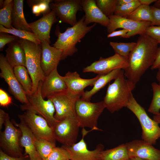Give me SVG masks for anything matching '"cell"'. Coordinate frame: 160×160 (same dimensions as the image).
<instances>
[{
	"label": "cell",
	"instance_id": "d4e9b609",
	"mask_svg": "<svg viewBox=\"0 0 160 160\" xmlns=\"http://www.w3.org/2000/svg\"><path fill=\"white\" fill-rule=\"evenodd\" d=\"M23 4V0H13L12 25L16 29L32 32L24 17Z\"/></svg>",
	"mask_w": 160,
	"mask_h": 160
},
{
	"label": "cell",
	"instance_id": "52a82bcc",
	"mask_svg": "<svg viewBox=\"0 0 160 160\" xmlns=\"http://www.w3.org/2000/svg\"><path fill=\"white\" fill-rule=\"evenodd\" d=\"M42 81L39 84L36 91L30 95L27 96L28 102L20 106L23 111H29L40 115L47 121L52 129L59 121L54 117L55 109L52 101L49 99L45 100L41 92Z\"/></svg>",
	"mask_w": 160,
	"mask_h": 160
},
{
	"label": "cell",
	"instance_id": "8fae6325",
	"mask_svg": "<svg viewBox=\"0 0 160 160\" xmlns=\"http://www.w3.org/2000/svg\"><path fill=\"white\" fill-rule=\"evenodd\" d=\"M18 116L23 120L36 138L55 142L53 129L43 117L29 111H26Z\"/></svg>",
	"mask_w": 160,
	"mask_h": 160
},
{
	"label": "cell",
	"instance_id": "83f0119b",
	"mask_svg": "<svg viewBox=\"0 0 160 160\" xmlns=\"http://www.w3.org/2000/svg\"><path fill=\"white\" fill-rule=\"evenodd\" d=\"M127 145L123 143L114 148L103 150L101 160H129Z\"/></svg>",
	"mask_w": 160,
	"mask_h": 160
},
{
	"label": "cell",
	"instance_id": "7402d4cb",
	"mask_svg": "<svg viewBox=\"0 0 160 160\" xmlns=\"http://www.w3.org/2000/svg\"><path fill=\"white\" fill-rule=\"evenodd\" d=\"M81 3L85 13L84 23L86 25L94 23L107 27L109 22V18L98 7L95 0H81Z\"/></svg>",
	"mask_w": 160,
	"mask_h": 160
},
{
	"label": "cell",
	"instance_id": "3957f363",
	"mask_svg": "<svg viewBox=\"0 0 160 160\" xmlns=\"http://www.w3.org/2000/svg\"><path fill=\"white\" fill-rule=\"evenodd\" d=\"M84 15L75 25L72 27H68L64 32L57 33L58 38L52 45L62 50V60L72 56L78 51L76 47V44L96 25V23H94L87 26L84 23Z\"/></svg>",
	"mask_w": 160,
	"mask_h": 160
},
{
	"label": "cell",
	"instance_id": "11a10c76",
	"mask_svg": "<svg viewBox=\"0 0 160 160\" xmlns=\"http://www.w3.org/2000/svg\"></svg>",
	"mask_w": 160,
	"mask_h": 160
},
{
	"label": "cell",
	"instance_id": "277c9868",
	"mask_svg": "<svg viewBox=\"0 0 160 160\" xmlns=\"http://www.w3.org/2000/svg\"><path fill=\"white\" fill-rule=\"evenodd\" d=\"M18 41L25 52V67L32 80L33 94L36 91L40 82L43 81L46 77L41 65V44L21 39Z\"/></svg>",
	"mask_w": 160,
	"mask_h": 160
},
{
	"label": "cell",
	"instance_id": "b9f144b4",
	"mask_svg": "<svg viewBox=\"0 0 160 160\" xmlns=\"http://www.w3.org/2000/svg\"><path fill=\"white\" fill-rule=\"evenodd\" d=\"M152 20L151 26L160 25V9L151 6Z\"/></svg>",
	"mask_w": 160,
	"mask_h": 160
},
{
	"label": "cell",
	"instance_id": "cb8c5ba5",
	"mask_svg": "<svg viewBox=\"0 0 160 160\" xmlns=\"http://www.w3.org/2000/svg\"><path fill=\"white\" fill-rule=\"evenodd\" d=\"M6 53V59L13 68L18 65L25 67V52L18 40L8 44Z\"/></svg>",
	"mask_w": 160,
	"mask_h": 160
},
{
	"label": "cell",
	"instance_id": "4fadbf2b",
	"mask_svg": "<svg viewBox=\"0 0 160 160\" xmlns=\"http://www.w3.org/2000/svg\"><path fill=\"white\" fill-rule=\"evenodd\" d=\"M128 57L115 54L107 58L100 57L99 59L83 68L84 73L92 72L99 75L107 74L118 69L123 70L128 66Z\"/></svg>",
	"mask_w": 160,
	"mask_h": 160
},
{
	"label": "cell",
	"instance_id": "ab89813d",
	"mask_svg": "<svg viewBox=\"0 0 160 160\" xmlns=\"http://www.w3.org/2000/svg\"><path fill=\"white\" fill-rule=\"evenodd\" d=\"M145 33L160 44V25L148 27L146 29Z\"/></svg>",
	"mask_w": 160,
	"mask_h": 160
},
{
	"label": "cell",
	"instance_id": "7bdbcfd3",
	"mask_svg": "<svg viewBox=\"0 0 160 160\" xmlns=\"http://www.w3.org/2000/svg\"><path fill=\"white\" fill-rule=\"evenodd\" d=\"M0 160H30V159L28 155L25 154L18 157H13L6 153L1 149Z\"/></svg>",
	"mask_w": 160,
	"mask_h": 160
},
{
	"label": "cell",
	"instance_id": "d590c367",
	"mask_svg": "<svg viewBox=\"0 0 160 160\" xmlns=\"http://www.w3.org/2000/svg\"><path fill=\"white\" fill-rule=\"evenodd\" d=\"M96 4L103 14L109 17L114 15L118 0H97Z\"/></svg>",
	"mask_w": 160,
	"mask_h": 160
},
{
	"label": "cell",
	"instance_id": "e0dca14e",
	"mask_svg": "<svg viewBox=\"0 0 160 160\" xmlns=\"http://www.w3.org/2000/svg\"><path fill=\"white\" fill-rule=\"evenodd\" d=\"M126 144L129 159L160 160V150L142 140H134Z\"/></svg>",
	"mask_w": 160,
	"mask_h": 160
},
{
	"label": "cell",
	"instance_id": "8992f818",
	"mask_svg": "<svg viewBox=\"0 0 160 160\" xmlns=\"http://www.w3.org/2000/svg\"><path fill=\"white\" fill-rule=\"evenodd\" d=\"M127 107L135 115L140 122L142 130V140L150 144L155 145L160 138L159 124L148 116L145 109L137 102L132 94Z\"/></svg>",
	"mask_w": 160,
	"mask_h": 160
},
{
	"label": "cell",
	"instance_id": "f6af8a7d",
	"mask_svg": "<svg viewBox=\"0 0 160 160\" xmlns=\"http://www.w3.org/2000/svg\"><path fill=\"white\" fill-rule=\"evenodd\" d=\"M160 66V47L158 48L154 62L151 67V70L158 69Z\"/></svg>",
	"mask_w": 160,
	"mask_h": 160
},
{
	"label": "cell",
	"instance_id": "816d5d0a",
	"mask_svg": "<svg viewBox=\"0 0 160 160\" xmlns=\"http://www.w3.org/2000/svg\"><path fill=\"white\" fill-rule=\"evenodd\" d=\"M153 6L156 8L160 9V0H157L154 2Z\"/></svg>",
	"mask_w": 160,
	"mask_h": 160
},
{
	"label": "cell",
	"instance_id": "6da1fadb",
	"mask_svg": "<svg viewBox=\"0 0 160 160\" xmlns=\"http://www.w3.org/2000/svg\"><path fill=\"white\" fill-rule=\"evenodd\" d=\"M158 44L145 33L140 35L134 48L128 57V66L124 70L126 77L135 85L153 64Z\"/></svg>",
	"mask_w": 160,
	"mask_h": 160
},
{
	"label": "cell",
	"instance_id": "d6a6232c",
	"mask_svg": "<svg viewBox=\"0 0 160 160\" xmlns=\"http://www.w3.org/2000/svg\"><path fill=\"white\" fill-rule=\"evenodd\" d=\"M153 96L148 111L154 115L159 114L160 110V84L155 82L151 84Z\"/></svg>",
	"mask_w": 160,
	"mask_h": 160
},
{
	"label": "cell",
	"instance_id": "f5cc1de1",
	"mask_svg": "<svg viewBox=\"0 0 160 160\" xmlns=\"http://www.w3.org/2000/svg\"><path fill=\"white\" fill-rule=\"evenodd\" d=\"M12 0H5L4 1L2 8L8 5L12 1Z\"/></svg>",
	"mask_w": 160,
	"mask_h": 160
},
{
	"label": "cell",
	"instance_id": "9c48e42d",
	"mask_svg": "<svg viewBox=\"0 0 160 160\" xmlns=\"http://www.w3.org/2000/svg\"><path fill=\"white\" fill-rule=\"evenodd\" d=\"M54 106L55 118L59 121L70 116L75 117V107L79 98L71 94L67 89L52 93L47 97Z\"/></svg>",
	"mask_w": 160,
	"mask_h": 160
},
{
	"label": "cell",
	"instance_id": "74e56055",
	"mask_svg": "<svg viewBox=\"0 0 160 160\" xmlns=\"http://www.w3.org/2000/svg\"><path fill=\"white\" fill-rule=\"evenodd\" d=\"M71 156L68 151L63 146L55 147L48 156V160H70Z\"/></svg>",
	"mask_w": 160,
	"mask_h": 160
},
{
	"label": "cell",
	"instance_id": "1f68e13d",
	"mask_svg": "<svg viewBox=\"0 0 160 160\" xmlns=\"http://www.w3.org/2000/svg\"><path fill=\"white\" fill-rule=\"evenodd\" d=\"M53 1L50 0H38L27 1L29 6L31 7L33 13L36 16L41 14L43 15L49 13L51 11L50 4Z\"/></svg>",
	"mask_w": 160,
	"mask_h": 160
},
{
	"label": "cell",
	"instance_id": "c3c4849f",
	"mask_svg": "<svg viewBox=\"0 0 160 160\" xmlns=\"http://www.w3.org/2000/svg\"><path fill=\"white\" fill-rule=\"evenodd\" d=\"M133 0H118L117 5H122L132 1Z\"/></svg>",
	"mask_w": 160,
	"mask_h": 160
},
{
	"label": "cell",
	"instance_id": "db71d44e",
	"mask_svg": "<svg viewBox=\"0 0 160 160\" xmlns=\"http://www.w3.org/2000/svg\"><path fill=\"white\" fill-rule=\"evenodd\" d=\"M129 160H148L137 157H133L129 159Z\"/></svg>",
	"mask_w": 160,
	"mask_h": 160
},
{
	"label": "cell",
	"instance_id": "7c38bea8",
	"mask_svg": "<svg viewBox=\"0 0 160 160\" xmlns=\"http://www.w3.org/2000/svg\"><path fill=\"white\" fill-rule=\"evenodd\" d=\"M81 0H57L50 4L51 10L62 22L72 26L78 22L76 14L78 11L83 10Z\"/></svg>",
	"mask_w": 160,
	"mask_h": 160
},
{
	"label": "cell",
	"instance_id": "30bf717a",
	"mask_svg": "<svg viewBox=\"0 0 160 160\" xmlns=\"http://www.w3.org/2000/svg\"><path fill=\"white\" fill-rule=\"evenodd\" d=\"M79 127L75 116L58 121L53 128L55 139L63 146H71L76 143Z\"/></svg>",
	"mask_w": 160,
	"mask_h": 160
},
{
	"label": "cell",
	"instance_id": "ba28073f",
	"mask_svg": "<svg viewBox=\"0 0 160 160\" xmlns=\"http://www.w3.org/2000/svg\"><path fill=\"white\" fill-rule=\"evenodd\" d=\"M4 125V129L0 134L1 147L11 156L18 157L23 156L20 142L21 132L19 128L13 125L7 113Z\"/></svg>",
	"mask_w": 160,
	"mask_h": 160
},
{
	"label": "cell",
	"instance_id": "603a6c76",
	"mask_svg": "<svg viewBox=\"0 0 160 160\" xmlns=\"http://www.w3.org/2000/svg\"><path fill=\"white\" fill-rule=\"evenodd\" d=\"M66 89V86L63 76L59 74L56 68L46 76L42 81L41 92L44 99L52 93Z\"/></svg>",
	"mask_w": 160,
	"mask_h": 160
},
{
	"label": "cell",
	"instance_id": "bcb514c9",
	"mask_svg": "<svg viewBox=\"0 0 160 160\" xmlns=\"http://www.w3.org/2000/svg\"><path fill=\"white\" fill-rule=\"evenodd\" d=\"M6 113L2 109H0V129L2 128V127L5 121Z\"/></svg>",
	"mask_w": 160,
	"mask_h": 160
},
{
	"label": "cell",
	"instance_id": "f1b7e54d",
	"mask_svg": "<svg viewBox=\"0 0 160 160\" xmlns=\"http://www.w3.org/2000/svg\"><path fill=\"white\" fill-rule=\"evenodd\" d=\"M0 32L8 33L15 36L20 39L31 41L38 44H41V41L33 33L25 30L16 29L13 27L11 28H6L0 25Z\"/></svg>",
	"mask_w": 160,
	"mask_h": 160
},
{
	"label": "cell",
	"instance_id": "836d02e7",
	"mask_svg": "<svg viewBox=\"0 0 160 160\" xmlns=\"http://www.w3.org/2000/svg\"><path fill=\"white\" fill-rule=\"evenodd\" d=\"M109 44L115 54L122 56L128 57L134 48L136 42L122 43L111 41Z\"/></svg>",
	"mask_w": 160,
	"mask_h": 160
},
{
	"label": "cell",
	"instance_id": "484cf974",
	"mask_svg": "<svg viewBox=\"0 0 160 160\" xmlns=\"http://www.w3.org/2000/svg\"><path fill=\"white\" fill-rule=\"evenodd\" d=\"M122 69L114 70L105 75H100L99 77L94 84L91 89L84 92L80 98L83 100L90 101L92 97L95 93L103 88L110 81L114 80L117 76Z\"/></svg>",
	"mask_w": 160,
	"mask_h": 160
},
{
	"label": "cell",
	"instance_id": "ac0fdd59",
	"mask_svg": "<svg viewBox=\"0 0 160 160\" xmlns=\"http://www.w3.org/2000/svg\"><path fill=\"white\" fill-rule=\"evenodd\" d=\"M41 65L45 76H47L57 66L62 60L61 50L50 45L45 41L41 42Z\"/></svg>",
	"mask_w": 160,
	"mask_h": 160
},
{
	"label": "cell",
	"instance_id": "9f6ffc18",
	"mask_svg": "<svg viewBox=\"0 0 160 160\" xmlns=\"http://www.w3.org/2000/svg\"></svg>",
	"mask_w": 160,
	"mask_h": 160
},
{
	"label": "cell",
	"instance_id": "44dd1931",
	"mask_svg": "<svg viewBox=\"0 0 160 160\" xmlns=\"http://www.w3.org/2000/svg\"><path fill=\"white\" fill-rule=\"evenodd\" d=\"M19 119L20 122L14 124L21 132L20 142L21 146L25 149V154L28 156L30 160H43L36 149L35 136L23 120Z\"/></svg>",
	"mask_w": 160,
	"mask_h": 160
},
{
	"label": "cell",
	"instance_id": "5b68a950",
	"mask_svg": "<svg viewBox=\"0 0 160 160\" xmlns=\"http://www.w3.org/2000/svg\"><path fill=\"white\" fill-rule=\"evenodd\" d=\"M105 108L103 101L93 103L78 99L75 104V117L79 127L102 131L97 127V120Z\"/></svg>",
	"mask_w": 160,
	"mask_h": 160
},
{
	"label": "cell",
	"instance_id": "e575fe53",
	"mask_svg": "<svg viewBox=\"0 0 160 160\" xmlns=\"http://www.w3.org/2000/svg\"><path fill=\"white\" fill-rule=\"evenodd\" d=\"M140 5L139 0H133L126 4L117 5L114 15L121 17L127 18Z\"/></svg>",
	"mask_w": 160,
	"mask_h": 160
},
{
	"label": "cell",
	"instance_id": "f546056e",
	"mask_svg": "<svg viewBox=\"0 0 160 160\" xmlns=\"http://www.w3.org/2000/svg\"><path fill=\"white\" fill-rule=\"evenodd\" d=\"M127 18L137 21L151 22L152 15L151 6L140 5Z\"/></svg>",
	"mask_w": 160,
	"mask_h": 160
},
{
	"label": "cell",
	"instance_id": "4dcf8cb0",
	"mask_svg": "<svg viewBox=\"0 0 160 160\" xmlns=\"http://www.w3.org/2000/svg\"><path fill=\"white\" fill-rule=\"evenodd\" d=\"M34 143L36 149L43 160H46L55 147V142L35 137Z\"/></svg>",
	"mask_w": 160,
	"mask_h": 160
},
{
	"label": "cell",
	"instance_id": "7dc6e473",
	"mask_svg": "<svg viewBox=\"0 0 160 160\" xmlns=\"http://www.w3.org/2000/svg\"><path fill=\"white\" fill-rule=\"evenodd\" d=\"M157 0H139L141 5L149 6V5L153 2H155Z\"/></svg>",
	"mask_w": 160,
	"mask_h": 160
},
{
	"label": "cell",
	"instance_id": "ffe728a7",
	"mask_svg": "<svg viewBox=\"0 0 160 160\" xmlns=\"http://www.w3.org/2000/svg\"><path fill=\"white\" fill-rule=\"evenodd\" d=\"M55 12L51 10L49 13L43 15L39 20L28 23L33 33L41 41L50 43V33L52 25L58 21Z\"/></svg>",
	"mask_w": 160,
	"mask_h": 160
},
{
	"label": "cell",
	"instance_id": "681fc988",
	"mask_svg": "<svg viewBox=\"0 0 160 160\" xmlns=\"http://www.w3.org/2000/svg\"><path fill=\"white\" fill-rule=\"evenodd\" d=\"M153 119L158 124H160V113L153 116Z\"/></svg>",
	"mask_w": 160,
	"mask_h": 160
},
{
	"label": "cell",
	"instance_id": "2e32d148",
	"mask_svg": "<svg viewBox=\"0 0 160 160\" xmlns=\"http://www.w3.org/2000/svg\"><path fill=\"white\" fill-rule=\"evenodd\" d=\"M82 130V137L79 142L70 147L63 146L69 152L70 160H101L104 148L103 145L98 144L94 150H89L84 138L88 132L91 130L86 131L84 128H83Z\"/></svg>",
	"mask_w": 160,
	"mask_h": 160
},
{
	"label": "cell",
	"instance_id": "4316f807",
	"mask_svg": "<svg viewBox=\"0 0 160 160\" xmlns=\"http://www.w3.org/2000/svg\"><path fill=\"white\" fill-rule=\"evenodd\" d=\"M14 73L18 81L27 96L32 94L33 83L26 67L18 65L13 68Z\"/></svg>",
	"mask_w": 160,
	"mask_h": 160
},
{
	"label": "cell",
	"instance_id": "7a4b0ae2",
	"mask_svg": "<svg viewBox=\"0 0 160 160\" xmlns=\"http://www.w3.org/2000/svg\"><path fill=\"white\" fill-rule=\"evenodd\" d=\"M135 85L126 79L121 69L113 83L109 84L103 100L106 108L111 113L126 107Z\"/></svg>",
	"mask_w": 160,
	"mask_h": 160
},
{
	"label": "cell",
	"instance_id": "d6986e66",
	"mask_svg": "<svg viewBox=\"0 0 160 160\" xmlns=\"http://www.w3.org/2000/svg\"><path fill=\"white\" fill-rule=\"evenodd\" d=\"M99 76L98 75L92 79H84L81 78L76 71H68L63 77L67 90L72 95L81 98L84 92V89L89 86H93Z\"/></svg>",
	"mask_w": 160,
	"mask_h": 160
},
{
	"label": "cell",
	"instance_id": "9a60e30c",
	"mask_svg": "<svg viewBox=\"0 0 160 160\" xmlns=\"http://www.w3.org/2000/svg\"><path fill=\"white\" fill-rule=\"evenodd\" d=\"M108 18L109 22L107 27L108 34L118 28H123L129 31L125 38H129L137 34L140 35L145 33L146 29L151 24V22L137 21L114 15Z\"/></svg>",
	"mask_w": 160,
	"mask_h": 160
},
{
	"label": "cell",
	"instance_id": "f907efd6",
	"mask_svg": "<svg viewBox=\"0 0 160 160\" xmlns=\"http://www.w3.org/2000/svg\"><path fill=\"white\" fill-rule=\"evenodd\" d=\"M158 71L156 74V78L160 84V66L158 69Z\"/></svg>",
	"mask_w": 160,
	"mask_h": 160
},
{
	"label": "cell",
	"instance_id": "f35d334b",
	"mask_svg": "<svg viewBox=\"0 0 160 160\" xmlns=\"http://www.w3.org/2000/svg\"><path fill=\"white\" fill-rule=\"evenodd\" d=\"M9 34L1 32L0 33V50L2 51L6 45L17 40L18 37Z\"/></svg>",
	"mask_w": 160,
	"mask_h": 160
},
{
	"label": "cell",
	"instance_id": "8d00e7d4",
	"mask_svg": "<svg viewBox=\"0 0 160 160\" xmlns=\"http://www.w3.org/2000/svg\"><path fill=\"white\" fill-rule=\"evenodd\" d=\"M13 0L8 5L0 10V24L6 28L10 29L12 25V17Z\"/></svg>",
	"mask_w": 160,
	"mask_h": 160
},
{
	"label": "cell",
	"instance_id": "5bb4252c",
	"mask_svg": "<svg viewBox=\"0 0 160 160\" xmlns=\"http://www.w3.org/2000/svg\"><path fill=\"white\" fill-rule=\"evenodd\" d=\"M0 76L8 85L9 90L15 98L23 104L28 102L27 96L17 79L13 68L3 54L0 55Z\"/></svg>",
	"mask_w": 160,
	"mask_h": 160
},
{
	"label": "cell",
	"instance_id": "ee69618b",
	"mask_svg": "<svg viewBox=\"0 0 160 160\" xmlns=\"http://www.w3.org/2000/svg\"><path fill=\"white\" fill-rule=\"evenodd\" d=\"M129 32V31L127 30L122 29L117 31H115L108 34L107 35L108 38H111L117 36L125 38L127 34Z\"/></svg>",
	"mask_w": 160,
	"mask_h": 160
},
{
	"label": "cell",
	"instance_id": "60d3db41",
	"mask_svg": "<svg viewBox=\"0 0 160 160\" xmlns=\"http://www.w3.org/2000/svg\"><path fill=\"white\" fill-rule=\"evenodd\" d=\"M12 103L11 97L2 88L0 89V105L3 107H7Z\"/></svg>",
	"mask_w": 160,
	"mask_h": 160
}]
</instances>
